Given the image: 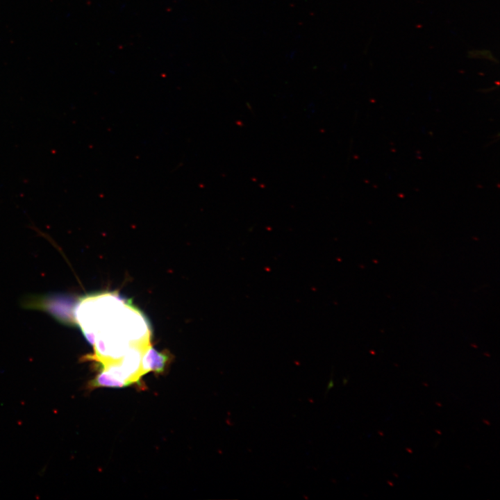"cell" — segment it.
Here are the masks:
<instances>
[{"mask_svg":"<svg viewBox=\"0 0 500 500\" xmlns=\"http://www.w3.org/2000/svg\"><path fill=\"white\" fill-rule=\"evenodd\" d=\"M76 318L94 345L93 359L104 366L119 363L131 349L150 346L151 328L144 314L117 292L87 296L76 306Z\"/></svg>","mask_w":500,"mask_h":500,"instance_id":"6da1fadb","label":"cell"},{"mask_svg":"<svg viewBox=\"0 0 500 500\" xmlns=\"http://www.w3.org/2000/svg\"><path fill=\"white\" fill-rule=\"evenodd\" d=\"M168 356L165 353L158 352L151 345L144 351L142 358V369L143 374L154 372L160 373L164 371Z\"/></svg>","mask_w":500,"mask_h":500,"instance_id":"7a4b0ae2","label":"cell"}]
</instances>
